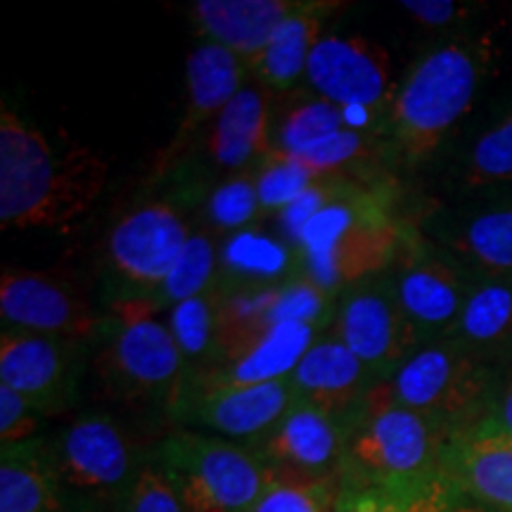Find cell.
Instances as JSON below:
<instances>
[{"label":"cell","mask_w":512,"mask_h":512,"mask_svg":"<svg viewBox=\"0 0 512 512\" xmlns=\"http://www.w3.org/2000/svg\"><path fill=\"white\" fill-rule=\"evenodd\" d=\"M107 183L91 147L50 143L8 102L0 107V228H67L86 216Z\"/></svg>","instance_id":"6da1fadb"},{"label":"cell","mask_w":512,"mask_h":512,"mask_svg":"<svg viewBox=\"0 0 512 512\" xmlns=\"http://www.w3.org/2000/svg\"><path fill=\"white\" fill-rule=\"evenodd\" d=\"M486 72V50L470 38H448L422 53L396 88L384 124L382 150L415 169L439 150L470 112Z\"/></svg>","instance_id":"7a4b0ae2"},{"label":"cell","mask_w":512,"mask_h":512,"mask_svg":"<svg viewBox=\"0 0 512 512\" xmlns=\"http://www.w3.org/2000/svg\"><path fill=\"white\" fill-rule=\"evenodd\" d=\"M406 235L389 192L347 176L335 200L306 223L297 249L306 278L339 299L351 285L389 271Z\"/></svg>","instance_id":"3957f363"},{"label":"cell","mask_w":512,"mask_h":512,"mask_svg":"<svg viewBox=\"0 0 512 512\" xmlns=\"http://www.w3.org/2000/svg\"><path fill=\"white\" fill-rule=\"evenodd\" d=\"M91 370L105 396L166 415L188 375L169 325L147 302L107 309L91 342Z\"/></svg>","instance_id":"277c9868"},{"label":"cell","mask_w":512,"mask_h":512,"mask_svg":"<svg viewBox=\"0 0 512 512\" xmlns=\"http://www.w3.org/2000/svg\"><path fill=\"white\" fill-rule=\"evenodd\" d=\"M448 437L444 427L403 406L377 382L347 425L339 486H389L434 475Z\"/></svg>","instance_id":"5b68a950"},{"label":"cell","mask_w":512,"mask_h":512,"mask_svg":"<svg viewBox=\"0 0 512 512\" xmlns=\"http://www.w3.org/2000/svg\"><path fill=\"white\" fill-rule=\"evenodd\" d=\"M382 382L396 401L453 434L489 415L498 373L456 339H437L420 344Z\"/></svg>","instance_id":"8992f818"},{"label":"cell","mask_w":512,"mask_h":512,"mask_svg":"<svg viewBox=\"0 0 512 512\" xmlns=\"http://www.w3.org/2000/svg\"><path fill=\"white\" fill-rule=\"evenodd\" d=\"M185 512H249L271 475L252 448L176 427L150 448Z\"/></svg>","instance_id":"52a82bcc"},{"label":"cell","mask_w":512,"mask_h":512,"mask_svg":"<svg viewBox=\"0 0 512 512\" xmlns=\"http://www.w3.org/2000/svg\"><path fill=\"white\" fill-rule=\"evenodd\" d=\"M69 512H119L147 448L107 411H83L53 437Z\"/></svg>","instance_id":"ba28073f"},{"label":"cell","mask_w":512,"mask_h":512,"mask_svg":"<svg viewBox=\"0 0 512 512\" xmlns=\"http://www.w3.org/2000/svg\"><path fill=\"white\" fill-rule=\"evenodd\" d=\"M192 230L178 204L143 202L114 223L105 242V304L145 302L188 245Z\"/></svg>","instance_id":"9c48e42d"},{"label":"cell","mask_w":512,"mask_h":512,"mask_svg":"<svg viewBox=\"0 0 512 512\" xmlns=\"http://www.w3.org/2000/svg\"><path fill=\"white\" fill-rule=\"evenodd\" d=\"M294 401L292 375L264 384H219L185 375L169 418L181 430L254 444Z\"/></svg>","instance_id":"30bf717a"},{"label":"cell","mask_w":512,"mask_h":512,"mask_svg":"<svg viewBox=\"0 0 512 512\" xmlns=\"http://www.w3.org/2000/svg\"><path fill=\"white\" fill-rule=\"evenodd\" d=\"M387 273L420 342L451 339L463 313L472 275L444 249L411 228Z\"/></svg>","instance_id":"8fae6325"},{"label":"cell","mask_w":512,"mask_h":512,"mask_svg":"<svg viewBox=\"0 0 512 512\" xmlns=\"http://www.w3.org/2000/svg\"><path fill=\"white\" fill-rule=\"evenodd\" d=\"M330 330L380 382L422 344L401 309L387 271L342 292Z\"/></svg>","instance_id":"7c38bea8"},{"label":"cell","mask_w":512,"mask_h":512,"mask_svg":"<svg viewBox=\"0 0 512 512\" xmlns=\"http://www.w3.org/2000/svg\"><path fill=\"white\" fill-rule=\"evenodd\" d=\"M306 86L339 110L373 112L387 124L399 83L392 79V57L363 34H325L313 50Z\"/></svg>","instance_id":"4fadbf2b"},{"label":"cell","mask_w":512,"mask_h":512,"mask_svg":"<svg viewBox=\"0 0 512 512\" xmlns=\"http://www.w3.org/2000/svg\"><path fill=\"white\" fill-rule=\"evenodd\" d=\"M86 363L91 344L79 339L24 330L0 335V384L29 399L46 418L74 406Z\"/></svg>","instance_id":"5bb4252c"},{"label":"cell","mask_w":512,"mask_h":512,"mask_svg":"<svg viewBox=\"0 0 512 512\" xmlns=\"http://www.w3.org/2000/svg\"><path fill=\"white\" fill-rule=\"evenodd\" d=\"M245 60L216 43L200 41L190 48L185 60V112L152 162V181H162L181 169L185 157L195 150L197 140L219 119L230 100L247 86Z\"/></svg>","instance_id":"9a60e30c"},{"label":"cell","mask_w":512,"mask_h":512,"mask_svg":"<svg viewBox=\"0 0 512 512\" xmlns=\"http://www.w3.org/2000/svg\"><path fill=\"white\" fill-rule=\"evenodd\" d=\"M337 302V297L320 290L306 275L280 285L221 294L216 356L245 347L283 323H309L320 330H330L337 316Z\"/></svg>","instance_id":"2e32d148"},{"label":"cell","mask_w":512,"mask_h":512,"mask_svg":"<svg viewBox=\"0 0 512 512\" xmlns=\"http://www.w3.org/2000/svg\"><path fill=\"white\" fill-rule=\"evenodd\" d=\"M0 318L3 330L93 342L102 316L67 280L29 268H3L0 275Z\"/></svg>","instance_id":"e0dca14e"},{"label":"cell","mask_w":512,"mask_h":512,"mask_svg":"<svg viewBox=\"0 0 512 512\" xmlns=\"http://www.w3.org/2000/svg\"><path fill=\"white\" fill-rule=\"evenodd\" d=\"M342 422L294 399L287 413L249 448L275 479L318 482L339 477L344 453Z\"/></svg>","instance_id":"ac0fdd59"},{"label":"cell","mask_w":512,"mask_h":512,"mask_svg":"<svg viewBox=\"0 0 512 512\" xmlns=\"http://www.w3.org/2000/svg\"><path fill=\"white\" fill-rule=\"evenodd\" d=\"M439 470L486 510L512 512V437L489 415L446 439Z\"/></svg>","instance_id":"d6986e66"},{"label":"cell","mask_w":512,"mask_h":512,"mask_svg":"<svg viewBox=\"0 0 512 512\" xmlns=\"http://www.w3.org/2000/svg\"><path fill=\"white\" fill-rule=\"evenodd\" d=\"M425 238L470 275H512V202L441 211L427 221Z\"/></svg>","instance_id":"ffe728a7"},{"label":"cell","mask_w":512,"mask_h":512,"mask_svg":"<svg viewBox=\"0 0 512 512\" xmlns=\"http://www.w3.org/2000/svg\"><path fill=\"white\" fill-rule=\"evenodd\" d=\"M380 382L342 339L323 332L292 373L294 399L311 403L347 430L361 403Z\"/></svg>","instance_id":"44dd1931"},{"label":"cell","mask_w":512,"mask_h":512,"mask_svg":"<svg viewBox=\"0 0 512 512\" xmlns=\"http://www.w3.org/2000/svg\"><path fill=\"white\" fill-rule=\"evenodd\" d=\"M204 152L221 176L256 169L273 152V93L249 79L211 124Z\"/></svg>","instance_id":"7402d4cb"},{"label":"cell","mask_w":512,"mask_h":512,"mask_svg":"<svg viewBox=\"0 0 512 512\" xmlns=\"http://www.w3.org/2000/svg\"><path fill=\"white\" fill-rule=\"evenodd\" d=\"M299 8L302 0H195L190 22L200 41L216 43L247 62Z\"/></svg>","instance_id":"603a6c76"},{"label":"cell","mask_w":512,"mask_h":512,"mask_svg":"<svg viewBox=\"0 0 512 512\" xmlns=\"http://www.w3.org/2000/svg\"><path fill=\"white\" fill-rule=\"evenodd\" d=\"M328 330L309 323H283L264 332L245 347L219 354L207 368L188 373L204 382L264 384L283 380L297 370L311 344Z\"/></svg>","instance_id":"cb8c5ba5"},{"label":"cell","mask_w":512,"mask_h":512,"mask_svg":"<svg viewBox=\"0 0 512 512\" xmlns=\"http://www.w3.org/2000/svg\"><path fill=\"white\" fill-rule=\"evenodd\" d=\"M347 8L335 0H302V8L280 24L266 48L247 60L249 79L271 93H292L306 81V69L332 12Z\"/></svg>","instance_id":"d4e9b609"},{"label":"cell","mask_w":512,"mask_h":512,"mask_svg":"<svg viewBox=\"0 0 512 512\" xmlns=\"http://www.w3.org/2000/svg\"><path fill=\"white\" fill-rule=\"evenodd\" d=\"M299 275H304L302 254L278 233L249 226L219 240L216 287L221 294L247 290V287L280 285Z\"/></svg>","instance_id":"484cf974"},{"label":"cell","mask_w":512,"mask_h":512,"mask_svg":"<svg viewBox=\"0 0 512 512\" xmlns=\"http://www.w3.org/2000/svg\"><path fill=\"white\" fill-rule=\"evenodd\" d=\"M0 512H69L46 434L0 448Z\"/></svg>","instance_id":"4316f807"},{"label":"cell","mask_w":512,"mask_h":512,"mask_svg":"<svg viewBox=\"0 0 512 512\" xmlns=\"http://www.w3.org/2000/svg\"><path fill=\"white\" fill-rule=\"evenodd\" d=\"M335 512H491L467 491L434 472L413 482L339 489Z\"/></svg>","instance_id":"83f0119b"},{"label":"cell","mask_w":512,"mask_h":512,"mask_svg":"<svg viewBox=\"0 0 512 512\" xmlns=\"http://www.w3.org/2000/svg\"><path fill=\"white\" fill-rule=\"evenodd\" d=\"M451 339L486 361L512 347V275H472Z\"/></svg>","instance_id":"f1b7e54d"},{"label":"cell","mask_w":512,"mask_h":512,"mask_svg":"<svg viewBox=\"0 0 512 512\" xmlns=\"http://www.w3.org/2000/svg\"><path fill=\"white\" fill-rule=\"evenodd\" d=\"M216 280H219V240L204 228L192 230L174 268L145 302L157 313H166L176 304L214 290Z\"/></svg>","instance_id":"f546056e"},{"label":"cell","mask_w":512,"mask_h":512,"mask_svg":"<svg viewBox=\"0 0 512 512\" xmlns=\"http://www.w3.org/2000/svg\"><path fill=\"white\" fill-rule=\"evenodd\" d=\"M453 183L460 192H494L512 185V107L472 140Z\"/></svg>","instance_id":"4dcf8cb0"},{"label":"cell","mask_w":512,"mask_h":512,"mask_svg":"<svg viewBox=\"0 0 512 512\" xmlns=\"http://www.w3.org/2000/svg\"><path fill=\"white\" fill-rule=\"evenodd\" d=\"M166 325L176 339L188 373L207 368L219 349V316L221 292L219 287L176 304L164 313Z\"/></svg>","instance_id":"1f68e13d"},{"label":"cell","mask_w":512,"mask_h":512,"mask_svg":"<svg viewBox=\"0 0 512 512\" xmlns=\"http://www.w3.org/2000/svg\"><path fill=\"white\" fill-rule=\"evenodd\" d=\"M202 219L204 230L216 238H226L264 219L259 188H256V169L223 176L204 200Z\"/></svg>","instance_id":"d6a6232c"},{"label":"cell","mask_w":512,"mask_h":512,"mask_svg":"<svg viewBox=\"0 0 512 512\" xmlns=\"http://www.w3.org/2000/svg\"><path fill=\"white\" fill-rule=\"evenodd\" d=\"M342 128H347L344 112L311 93L309 98L294 102L278 121H273V150L299 155Z\"/></svg>","instance_id":"836d02e7"},{"label":"cell","mask_w":512,"mask_h":512,"mask_svg":"<svg viewBox=\"0 0 512 512\" xmlns=\"http://www.w3.org/2000/svg\"><path fill=\"white\" fill-rule=\"evenodd\" d=\"M320 178L323 176L299 157L273 150L264 162L256 166V188H259L264 219L297 202Z\"/></svg>","instance_id":"e575fe53"},{"label":"cell","mask_w":512,"mask_h":512,"mask_svg":"<svg viewBox=\"0 0 512 512\" xmlns=\"http://www.w3.org/2000/svg\"><path fill=\"white\" fill-rule=\"evenodd\" d=\"M339 489V477L318 482L271 477L266 491L249 512H335Z\"/></svg>","instance_id":"d590c367"},{"label":"cell","mask_w":512,"mask_h":512,"mask_svg":"<svg viewBox=\"0 0 512 512\" xmlns=\"http://www.w3.org/2000/svg\"><path fill=\"white\" fill-rule=\"evenodd\" d=\"M377 147H380V136L342 128L294 157L316 169L320 176H342L354 164L370 162Z\"/></svg>","instance_id":"8d00e7d4"},{"label":"cell","mask_w":512,"mask_h":512,"mask_svg":"<svg viewBox=\"0 0 512 512\" xmlns=\"http://www.w3.org/2000/svg\"><path fill=\"white\" fill-rule=\"evenodd\" d=\"M119 512H185L174 484L164 467L157 463V458L152 456L150 448H147L143 467H140L133 489L128 491Z\"/></svg>","instance_id":"74e56055"},{"label":"cell","mask_w":512,"mask_h":512,"mask_svg":"<svg viewBox=\"0 0 512 512\" xmlns=\"http://www.w3.org/2000/svg\"><path fill=\"white\" fill-rule=\"evenodd\" d=\"M347 176L349 174L323 176L316 185H311V188L306 190L297 202H292L290 207L278 211V214H275V228H278L275 233H278L283 240L290 242L292 247H297V240L299 235H302L306 223L335 200V195L339 192V188H342L344 178Z\"/></svg>","instance_id":"f35d334b"},{"label":"cell","mask_w":512,"mask_h":512,"mask_svg":"<svg viewBox=\"0 0 512 512\" xmlns=\"http://www.w3.org/2000/svg\"><path fill=\"white\" fill-rule=\"evenodd\" d=\"M43 420L46 415L34 403L0 384V448L38 437Z\"/></svg>","instance_id":"ab89813d"},{"label":"cell","mask_w":512,"mask_h":512,"mask_svg":"<svg viewBox=\"0 0 512 512\" xmlns=\"http://www.w3.org/2000/svg\"><path fill=\"white\" fill-rule=\"evenodd\" d=\"M399 8L413 19L415 24L427 29H446L463 22L470 15V8L453 0H403Z\"/></svg>","instance_id":"60d3db41"},{"label":"cell","mask_w":512,"mask_h":512,"mask_svg":"<svg viewBox=\"0 0 512 512\" xmlns=\"http://www.w3.org/2000/svg\"><path fill=\"white\" fill-rule=\"evenodd\" d=\"M489 418L512 437V363L498 373L494 403H491Z\"/></svg>","instance_id":"b9f144b4"}]
</instances>
